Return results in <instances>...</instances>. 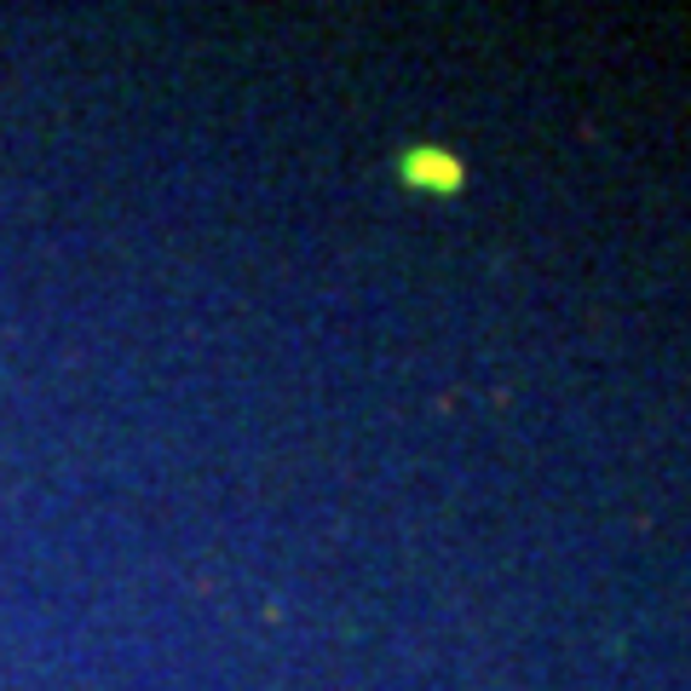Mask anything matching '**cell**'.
Listing matches in <instances>:
<instances>
[{"instance_id":"1","label":"cell","mask_w":691,"mask_h":691,"mask_svg":"<svg viewBox=\"0 0 691 691\" xmlns=\"http://www.w3.org/2000/svg\"><path fill=\"white\" fill-rule=\"evenodd\" d=\"M410 173H415V180H427V185H444V191H456V185H461V168L450 162V156H438V150L410 156Z\"/></svg>"}]
</instances>
